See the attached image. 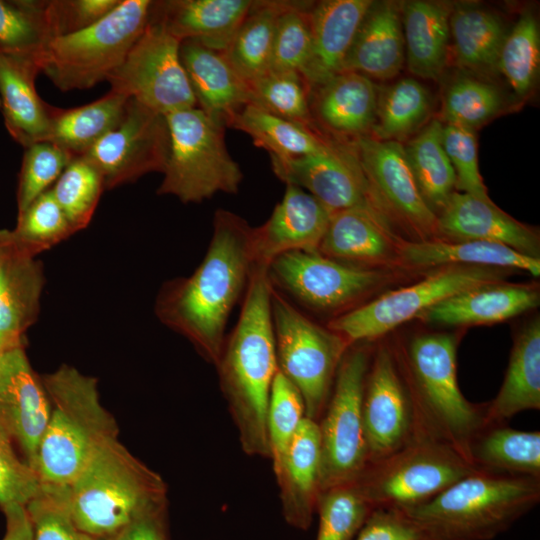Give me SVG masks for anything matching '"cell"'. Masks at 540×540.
Here are the masks:
<instances>
[{
    "label": "cell",
    "instance_id": "6da1fadb",
    "mask_svg": "<svg viewBox=\"0 0 540 540\" xmlns=\"http://www.w3.org/2000/svg\"><path fill=\"white\" fill-rule=\"evenodd\" d=\"M252 233L253 227L241 216L218 209L200 265L189 277L167 282L156 298L158 319L187 338L214 366L224 347L228 318L256 266Z\"/></svg>",
    "mask_w": 540,
    "mask_h": 540
},
{
    "label": "cell",
    "instance_id": "7a4b0ae2",
    "mask_svg": "<svg viewBox=\"0 0 540 540\" xmlns=\"http://www.w3.org/2000/svg\"><path fill=\"white\" fill-rule=\"evenodd\" d=\"M268 268L255 266L238 321L216 364L222 394L249 456L270 458L267 410L278 371Z\"/></svg>",
    "mask_w": 540,
    "mask_h": 540
},
{
    "label": "cell",
    "instance_id": "3957f363",
    "mask_svg": "<svg viewBox=\"0 0 540 540\" xmlns=\"http://www.w3.org/2000/svg\"><path fill=\"white\" fill-rule=\"evenodd\" d=\"M396 360L412 406L413 440L447 444L469 461L470 442L487 425L486 403L474 404L460 390L456 337L446 333L417 335L402 360Z\"/></svg>",
    "mask_w": 540,
    "mask_h": 540
},
{
    "label": "cell",
    "instance_id": "277c9868",
    "mask_svg": "<svg viewBox=\"0 0 540 540\" xmlns=\"http://www.w3.org/2000/svg\"><path fill=\"white\" fill-rule=\"evenodd\" d=\"M540 502V478L476 470L405 511L428 540H492Z\"/></svg>",
    "mask_w": 540,
    "mask_h": 540
},
{
    "label": "cell",
    "instance_id": "5b68a950",
    "mask_svg": "<svg viewBox=\"0 0 540 540\" xmlns=\"http://www.w3.org/2000/svg\"><path fill=\"white\" fill-rule=\"evenodd\" d=\"M41 379L50 413L35 469L42 484L69 487L98 448L117 438V423L101 404L95 378L62 365Z\"/></svg>",
    "mask_w": 540,
    "mask_h": 540
},
{
    "label": "cell",
    "instance_id": "8992f818",
    "mask_svg": "<svg viewBox=\"0 0 540 540\" xmlns=\"http://www.w3.org/2000/svg\"><path fill=\"white\" fill-rule=\"evenodd\" d=\"M162 477L132 455L118 438L101 445L69 486L75 524L110 540L149 509L167 502Z\"/></svg>",
    "mask_w": 540,
    "mask_h": 540
},
{
    "label": "cell",
    "instance_id": "52a82bcc",
    "mask_svg": "<svg viewBox=\"0 0 540 540\" xmlns=\"http://www.w3.org/2000/svg\"><path fill=\"white\" fill-rule=\"evenodd\" d=\"M169 153L159 195L200 203L217 193L236 194L242 171L225 143V123L198 107L164 115Z\"/></svg>",
    "mask_w": 540,
    "mask_h": 540
},
{
    "label": "cell",
    "instance_id": "ba28073f",
    "mask_svg": "<svg viewBox=\"0 0 540 540\" xmlns=\"http://www.w3.org/2000/svg\"><path fill=\"white\" fill-rule=\"evenodd\" d=\"M152 3L121 0L93 25L52 39L39 56L41 72L61 91L88 89L107 80L147 26Z\"/></svg>",
    "mask_w": 540,
    "mask_h": 540
},
{
    "label": "cell",
    "instance_id": "9c48e42d",
    "mask_svg": "<svg viewBox=\"0 0 540 540\" xmlns=\"http://www.w3.org/2000/svg\"><path fill=\"white\" fill-rule=\"evenodd\" d=\"M271 309L278 370L300 392L306 417L318 422L341 360L352 345L312 321L274 287Z\"/></svg>",
    "mask_w": 540,
    "mask_h": 540
},
{
    "label": "cell",
    "instance_id": "30bf717a",
    "mask_svg": "<svg viewBox=\"0 0 540 540\" xmlns=\"http://www.w3.org/2000/svg\"><path fill=\"white\" fill-rule=\"evenodd\" d=\"M476 470L447 444L413 440L368 465L354 482L373 508L408 509L429 501Z\"/></svg>",
    "mask_w": 540,
    "mask_h": 540
},
{
    "label": "cell",
    "instance_id": "8fae6325",
    "mask_svg": "<svg viewBox=\"0 0 540 540\" xmlns=\"http://www.w3.org/2000/svg\"><path fill=\"white\" fill-rule=\"evenodd\" d=\"M371 355L356 344L347 350L318 421L321 491L356 480L368 466L362 399Z\"/></svg>",
    "mask_w": 540,
    "mask_h": 540
},
{
    "label": "cell",
    "instance_id": "7c38bea8",
    "mask_svg": "<svg viewBox=\"0 0 540 540\" xmlns=\"http://www.w3.org/2000/svg\"><path fill=\"white\" fill-rule=\"evenodd\" d=\"M500 270L477 266L442 267L421 281L389 291L333 317L327 327L350 345L379 338L460 292L501 282Z\"/></svg>",
    "mask_w": 540,
    "mask_h": 540
},
{
    "label": "cell",
    "instance_id": "4fadbf2b",
    "mask_svg": "<svg viewBox=\"0 0 540 540\" xmlns=\"http://www.w3.org/2000/svg\"><path fill=\"white\" fill-rule=\"evenodd\" d=\"M180 45L162 24L149 19L122 64L107 79L110 90L162 115L197 107Z\"/></svg>",
    "mask_w": 540,
    "mask_h": 540
},
{
    "label": "cell",
    "instance_id": "5bb4252c",
    "mask_svg": "<svg viewBox=\"0 0 540 540\" xmlns=\"http://www.w3.org/2000/svg\"><path fill=\"white\" fill-rule=\"evenodd\" d=\"M268 277L290 301L316 312L343 314L380 284L384 274L319 252L292 251L270 263Z\"/></svg>",
    "mask_w": 540,
    "mask_h": 540
},
{
    "label": "cell",
    "instance_id": "9a60e30c",
    "mask_svg": "<svg viewBox=\"0 0 540 540\" xmlns=\"http://www.w3.org/2000/svg\"><path fill=\"white\" fill-rule=\"evenodd\" d=\"M168 153L165 116L129 98L119 123L83 156L98 169L105 189H112L147 173H163Z\"/></svg>",
    "mask_w": 540,
    "mask_h": 540
},
{
    "label": "cell",
    "instance_id": "2e32d148",
    "mask_svg": "<svg viewBox=\"0 0 540 540\" xmlns=\"http://www.w3.org/2000/svg\"><path fill=\"white\" fill-rule=\"evenodd\" d=\"M270 160L281 181L306 189L331 214L349 209L381 214L351 144L330 141L315 154Z\"/></svg>",
    "mask_w": 540,
    "mask_h": 540
},
{
    "label": "cell",
    "instance_id": "e0dca14e",
    "mask_svg": "<svg viewBox=\"0 0 540 540\" xmlns=\"http://www.w3.org/2000/svg\"><path fill=\"white\" fill-rule=\"evenodd\" d=\"M362 412L368 465L400 450L414 437L413 411L394 352L380 345L365 378Z\"/></svg>",
    "mask_w": 540,
    "mask_h": 540
},
{
    "label": "cell",
    "instance_id": "ac0fdd59",
    "mask_svg": "<svg viewBox=\"0 0 540 540\" xmlns=\"http://www.w3.org/2000/svg\"><path fill=\"white\" fill-rule=\"evenodd\" d=\"M371 193L379 204L383 197L390 208L419 235L437 233V214L424 200L404 146L399 141L380 140L370 135L352 141Z\"/></svg>",
    "mask_w": 540,
    "mask_h": 540
},
{
    "label": "cell",
    "instance_id": "d6986e66",
    "mask_svg": "<svg viewBox=\"0 0 540 540\" xmlns=\"http://www.w3.org/2000/svg\"><path fill=\"white\" fill-rule=\"evenodd\" d=\"M49 413L42 379L32 369L24 346L14 348L0 372V426L34 469Z\"/></svg>",
    "mask_w": 540,
    "mask_h": 540
},
{
    "label": "cell",
    "instance_id": "ffe728a7",
    "mask_svg": "<svg viewBox=\"0 0 540 540\" xmlns=\"http://www.w3.org/2000/svg\"><path fill=\"white\" fill-rule=\"evenodd\" d=\"M331 213L311 194L286 184L281 201L269 219L253 227L252 249L257 266L267 267L292 251L318 252Z\"/></svg>",
    "mask_w": 540,
    "mask_h": 540
},
{
    "label": "cell",
    "instance_id": "44dd1931",
    "mask_svg": "<svg viewBox=\"0 0 540 540\" xmlns=\"http://www.w3.org/2000/svg\"><path fill=\"white\" fill-rule=\"evenodd\" d=\"M437 215V233L446 240H479L505 245L540 259L535 230L517 221L490 199L454 191Z\"/></svg>",
    "mask_w": 540,
    "mask_h": 540
},
{
    "label": "cell",
    "instance_id": "7402d4cb",
    "mask_svg": "<svg viewBox=\"0 0 540 540\" xmlns=\"http://www.w3.org/2000/svg\"><path fill=\"white\" fill-rule=\"evenodd\" d=\"M253 4L252 0L153 1L150 20L180 42L192 40L224 52Z\"/></svg>",
    "mask_w": 540,
    "mask_h": 540
},
{
    "label": "cell",
    "instance_id": "603a6c76",
    "mask_svg": "<svg viewBox=\"0 0 540 540\" xmlns=\"http://www.w3.org/2000/svg\"><path fill=\"white\" fill-rule=\"evenodd\" d=\"M321 444L318 422L305 417L275 477L285 521L307 530L320 494Z\"/></svg>",
    "mask_w": 540,
    "mask_h": 540
},
{
    "label": "cell",
    "instance_id": "cb8c5ba5",
    "mask_svg": "<svg viewBox=\"0 0 540 540\" xmlns=\"http://www.w3.org/2000/svg\"><path fill=\"white\" fill-rule=\"evenodd\" d=\"M373 1L325 0L310 9L311 55L302 76L311 90L340 73Z\"/></svg>",
    "mask_w": 540,
    "mask_h": 540
},
{
    "label": "cell",
    "instance_id": "d4e9b609",
    "mask_svg": "<svg viewBox=\"0 0 540 540\" xmlns=\"http://www.w3.org/2000/svg\"><path fill=\"white\" fill-rule=\"evenodd\" d=\"M39 60L0 53V102L5 126L24 148L48 141L52 106L38 95Z\"/></svg>",
    "mask_w": 540,
    "mask_h": 540
},
{
    "label": "cell",
    "instance_id": "484cf974",
    "mask_svg": "<svg viewBox=\"0 0 540 540\" xmlns=\"http://www.w3.org/2000/svg\"><path fill=\"white\" fill-rule=\"evenodd\" d=\"M180 58L197 107L228 126L234 115L249 103L248 84L223 52L196 41L181 42Z\"/></svg>",
    "mask_w": 540,
    "mask_h": 540
},
{
    "label": "cell",
    "instance_id": "4316f807",
    "mask_svg": "<svg viewBox=\"0 0 540 540\" xmlns=\"http://www.w3.org/2000/svg\"><path fill=\"white\" fill-rule=\"evenodd\" d=\"M405 63L399 10L393 2H372L344 60L342 70L369 79L389 80Z\"/></svg>",
    "mask_w": 540,
    "mask_h": 540
},
{
    "label": "cell",
    "instance_id": "83f0119b",
    "mask_svg": "<svg viewBox=\"0 0 540 540\" xmlns=\"http://www.w3.org/2000/svg\"><path fill=\"white\" fill-rule=\"evenodd\" d=\"M396 259L413 269L447 266L508 268L540 275V259L515 251L505 245L479 240L419 239L399 240Z\"/></svg>",
    "mask_w": 540,
    "mask_h": 540
},
{
    "label": "cell",
    "instance_id": "f1b7e54d",
    "mask_svg": "<svg viewBox=\"0 0 540 540\" xmlns=\"http://www.w3.org/2000/svg\"><path fill=\"white\" fill-rule=\"evenodd\" d=\"M313 120L331 133L354 139L369 135L376 119L378 90L368 77L350 71L313 88Z\"/></svg>",
    "mask_w": 540,
    "mask_h": 540
},
{
    "label": "cell",
    "instance_id": "f546056e",
    "mask_svg": "<svg viewBox=\"0 0 540 540\" xmlns=\"http://www.w3.org/2000/svg\"><path fill=\"white\" fill-rule=\"evenodd\" d=\"M539 300V292L533 287L498 282L453 295L418 318L446 326L491 324L534 309Z\"/></svg>",
    "mask_w": 540,
    "mask_h": 540
},
{
    "label": "cell",
    "instance_id": "4dcf8cb0",
    "mask_svg": "<svg viewBox=\"0 0 540 540\" xmlns=\"http://www.w3.org/2000/svg\"><path fill=\"white\" fill-rule=\"evenodd\" d=\"M398 241L382 214L349 209L331 214L318 252L350 265H376L396 259Z\"/></svg>",
    "mask_w": 540,
    "mask_h": 540
},
{
    "label": "cell",
    "instance_id": "1f68e13d",
    "mask_svg": "<svg viewBox=\"0 0 540 540\" xmlns=\"http://www.w3.org/2000/svg\"><path fill=\"white\" fill-rule=\"evenodd\" d=\"M540 409V321L533 319L517 334L502 385L486 403V422L506 424L516 414Z\"/></svg>",
    "mask_w": 540,
    "mask_h": 540
},
{
    "label": "cell",
    "instance_id": "d6a6232c",
    "mask_svg": "<svg viewBox=\"0 0 540 540\" xmlns=\"http://www.w3.org/2000/svg\"><path fill=\"white\" fill-rule=\"evenodd\" d=\"M448 5L414 0L402 6L405 62L409 71L424 79H437L445 69L450 40Z\"/></svg>",
    "mask_w": 540,
    "mask_h": 540
},
{
    "label": "cell",
    "instance_id": "836d02e7",
    "mask_svg": "<svg viewBox=\"0 0 540 540\" xmlns=\"http://www.w3.org/2000/svg\"><path fill=\"white\" fill-rule=\"evenodd\" d=\"M43 287L41 263L23 250L13 236L0 265L1 333L23 337L37 319Z\"/></svg>",
    "mask_w": 540,
    "mask_h": 540
},
{
    "label": "cell",
    "instance_id": "e575fe53",
    "mask_svg": "<svg viewBox=\"0 0 540 540\" xmlns=\"http://www.w3.org/2000/svg\"><path fill=\"white\" fill-rule=\"evenodd\" d=\"M468 458L478 470L540 478V432L486 425L470 442Z\"/></svg>",
    "mask_w": 540,
    "mask_h": 540
},
{
    "label": "cell",
    "instance_id": "d590c367",
    "mask_svg": "<svg viewBox=\"0 0 540 540\" xmlns=\"http://www.w3.org/2000/svg\"><path fill=\"white\" fill-rule=\"evenodd\" d=\"M451 49L458 66L477 73L497 70L507 31L502 18L484 8L461 6L451 10Z\"/></svg>",
    "mask_w": 540,
    "mask_h": 540
},
{
    "label": "cell",
    "instance_id": "8d00e7d4",
    "mask_svg": "<svg viewBox=\"0 0 540 540\" xmlns=\"http://www.w3.org/2000/svg\"><path fill=\"white\" fill-rule=\"evenodd\" d=\"M128 97L110 90L89 104L61 109L52 107L48 141L73 157L86 154L121 120Z\"/></svg>",
    "mask_w": 540,
    "mask_h": 540
},
{
    "label": "cell",
    "instance_id": "74e56055",
    "mask_svg": "<svg viewBox=\"0 0 540 540\" xmlns=\"http://www.w3.org/2000/svg\"><path fill=\"white\" fill-rule=\"evenodd\" d=\"M228 126L249 135L256 146L277 159L315 154L330 143L318 130L278 117L250 103L234 115Z\"/></svg>",
    "mask_w": 540,
    "mask_h": 540
},
{
    "label": "cell",
    "instance_id": "f35d334b",
    "mask_svg": "<svg viewBox=\"0 0 540 540\" xmlns=\"http://www.w3.org/2000/svg\"><path fill=\"white\" fill-rule=\"evenodd\" d=\"M287 1H254L246 18L223 52L248 84L270 69L278 17Z\"/></svg>",
    "mask_w": 540,
    "mask_h": 540
},
{
    "label": "cell",
    "instance_id": "ab89813d",
    "mask_svg": "<svg viewBox=\"0 0 540 540\" xmlns=\"http://www.w3.org/2000/svg\"><path fill=\"white\" fill-rule=\"evenodd\" d=\"M443 126L439 120L430 121L404 146L418 188L434 212L445 206L456 187L455 172L442 144Z\"/></svg>",
    "mask_w": 540,
    "mask_h": 540
},
{
    "label": "cell",
    "instance_id": "60d3db41",
    "mask_svg": "<svg viewBox=\"0 0 540 540\" xmlns=\"http://www.w3.org/2000/svg\"><path fill=\"white\" fill-rule=\"evenodd\" d=\"M431 110L428 90L414 78H402L378 90L373 137L398 141L418 130Z\"/></svg>",
    "mask_w": 540,
    "mask_h": 540
},
{
    "label": "cell",
    "instance_id": "b9f144b4",
    "mask_svg": "<svg viewBox=\"0 0 540 540\" xmlns=\"http://www.w3.org/2000/svg\"><path fill=\"white\" fill-rule=\"evenodd\" d=\"M48 1L0 0V53L39 56L54 39Z\"/></svg>",
    "mask_w": 540,
    "mask_h": 540
},
{
    "label": "cell",
    "instance_id": "7bdbcfd3",
    "mask_svg": "<svg viewBox=\"0 0 540 540\" xmlns=\"http://www.w3.org/2000/svg\"><path fill=\"white\" fill-rule=\"evenodd\" d=\"M248 87L250 104L317 130L310 107L311 88L299 72L269 71Z\"/></svg>",
    "mask_w": 540,
    "mask_h": 540
},
{
    "label": "cell",
    "instance_id": "ee69618b",
    "mask_svg": "<svg viewBox=\"0 0 540 540\" xmlns=\"http://www.w3.org/2000/svg\"><path fill=\"white\" fill-rule=\"evenodd\" d=\"M104 189L102 175L84 156L73 157L51 187L74 233L90 223Z\"/></svg>",
    "mask_w": 540,
    "mask_h": 540
},
{
    "label": "cell",
    "instance_id": "f6af8a7d",
    "mask_svg": "<svg viewBox=\"0 0 540 540\" xmlns=\"http://www.w3.org/2000/svg\"><path fill=\"white\" fill-rule=\"evenodd\" d=\"M540 65V30L530 12L520 16L503 41L497 70L507 79L518 96L532 89Z\"/></svg>",
    "mask_w": 540,
    "mask_h": 540
},
{
    "label": "cell",
    "instance_id": "bcb514c9",
    "mask_svg": "<svg viewBox=\"0 0 540 540\" xmlns=\"http://www.w3.org/2000/svg\"><path fill=\"white\" fill-rule=\"evenodd\" d=\"M373 509L354 481L321 491L316 540H354Z\"/></svg>",
    "mask_w": 540,
    "mask_h": 540
},
{
    "label": "cell",
    "instance_id": "7dc6e473",
    "mask_svg": "<svg viewBox=\"0 0 540 540\" xmlns=\"http://www.w3.org/2000/svg\"><path fill=\"white\" fill-rule=\"evenodd\" d=\"M503 108V97L491 83L459 77L447 86L442 103L446 124L476 130Z\"/></svg>",
    "mask_w": 540,
    "mask_h": 540
},
{
    "label": "cell",
    "instance_id": "c3c4849f",
    "mask_svg": "<svg viewBox=\"0 0 540 540\" xmlns=\"http://www.w3.org/2000/svg\"><path fill=\"white\" fill-rule=\"evenodd\" d=\"M12 233L17 244L36 257L67 239L74 231L50 188L18 214L17 225Z\"/></svg>",
    "mask_w": 540,
    "mask_h": 540
},
{
    "label": "cell",
    "instance_id": "681fc988",
    "mask_svg": "<svg viewBox=\"0 0 540 540\" xmlns=\"http://www.w3.org/2000/svg\"><path fill=\"white\" fill-rule=\"evenodd\" d=\"M306 417L298 389L278 370L267 410V435L274 473L280 468L300 424Z\"/></svg>",
    "mask_w": 540,
    "mask_h": 540
},
{
    "label": "cell",
    "instance_id": "f907efd6",
    "mask_svg": "<svg viewBox=\"0 0 540 540\" xmlns=\"http://www.w3.org/2000/svg\"><path fill=\"white\" fill-rule=\"evenodd\" d=\"M311 42L310 9L304 3L287 1L277 20L269 71L302 75L310 59Z\"/></svg>",
    "mask_w": 540,
    "mask_h": 540
},
{
    "label": "cell",
    "instance_id": "816d5d0a",
    "mask_svg": "<svg viewBox=\"0 0 540 540\" xmlns=\"http://www.w3.org/2000/svg\"><path fill=\"white\" fill-rule=\"evenodd\" d=\"M33 540H102L82 531L69 507V487L42 484L27 505Z\"/></svg>",
    "mask_w": 540,
    "mask_h": 540
},
{
    "label": "cell",
    "instance_id": "f5cc1de1",
    "mask_svg": "<svg viewBox=\"0 0 540 540\" xmlns=\"http://www.w3.org/2000/svg\"><path fill=\"white\" fill-rule=\"evenodd\" d=\"M72 158L50 141L36 142L25 148L17 189L18 214L54 185Z\"/></svg>",
    "mask_w": 540,
    "mask_h": 540
},
{
    "label": "cell",
    "instance_id": "db71d44e",
    "mask_svg": "<svg viewBox=\"0 0 540 540\" xmlns=\"http://www.w3.org/2000/svg\"><path fill=\"white\" fill-rule=\"evenodd\" d=\"M37 471L17 455L14 442L0 426V508L25 506L41 490Z\"/></svg>",
    "mask_w": 540,
    "mask_h": 540
},
{
    "label": "cell",
    "instance_id": "11a10c76",
    "mask_svg": "<svg viewBox=\"0 0 540 540\" xmlns=\"http://www.w3.org/2000/svg\"><path fill=\"white\" fill-rule=\"evenodd\" d=\"M442 144L455 172L456 187L480 199H490L478 168L475 131L446 124Z\"/></svg>",
    "mask_w": 540,
    "mask_h": 540
},
{
    "label": "cell",
    "instance_id": "9f6ffc18",
    "mask_svg": "<svg viewBox=\"0 0 540 540\" xmlns=\"http://www.w3.org/2000/svg\"><path fill=\"white\" fill-rule=\"evenodd\" d=\"M121 0H52L48 16L54 38L83 30L116 8Z\"/></svg>",
    "mask_w": 540,
    "mask_h": 540
},
{
    "label": "cell",
    "instance_id": "6f0895ef",
    "mask_svg": "<svg viewBox=\"0 0 540 540\" xmlns=\"http://www.w3.org/2000/svg\"><path fill=\"white\" fill-rule=\"evenodd\" d=\"M354 540H428L421 527L403 510L374 508Z\"/></svg>",
    "mask_w": 540,
    "mask_h": 540
},
{
    "label": "cell",
    "instance_id": "680465c9",
    "mask_svg": "<svg viewBox=\"0 0 540 540\" xmlns=\"http://www.w3.org/2000/svg\"><path fill=\"white\" fill-rule=\"evenodd\" d=\"M166 507L167 502L149 509L110 540H168Z\"/></svg>",
    "mask_w": 540,
    "mask_h": 540
},
{
    "label": "cell",
    "instance_id": "91938a15",
    "mask_svg": "<svg viewBox=\"0 0 540 540\" xmlns=\"http://www.w3.org/2000/svg\"><path fill=\"white\" fill-rule=\"evenodd\" d=\"M6 517L3 540H33V528L25 506L14 505L2 510Z\"/></svg>",
    "mask_w": 540,
    "mask_h": 540
},
{
    "label": "cell",
    "instance_id": "94428289",
    "mask_svg": "<svg viewBox=\"0 0 540 540\" xmlns=\"http://www.w3.org/2000/svg\"><path fill=\"white\" fill-rule=\"evenodd\" d=\"M23 346V337L11 336L0 332V372L9 352Z\"/></svg>",
    "mask_w": 540,
    "mask_h": 540
},
{
    "label": "cell",
    "instance_id": "6125c7cd",
    "mask_svg": "<svg viewBox=\"0 0 540 540\" xmlns=\"http://www.w3.org/2000/svg\"><path fill=\"white\" fill-rule=\"evenodd\" d=\"M12 242H13L12 231H9L6 229H0V265L6 252L11 246Z\"/></svg>",
    "mask_w": 540,
    "mask_h": 540
},
{
    "label": "cell",
    "instance_id": "be15d7a7",
    "mask_svg": "<svg viewBox=\"0 0 540 540\" xmlns=\"http://www.w3.org/2000/svg\"><path fill=\"white\" fill-rule=\"evenodd\" d=\"M0 106H1V102H0Z\"/></svg>",
    "mask_w": 540,
    "mask_h": 540
}]
</instances>
